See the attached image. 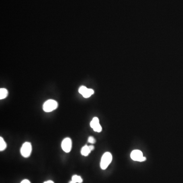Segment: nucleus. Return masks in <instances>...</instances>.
<instances>
[{"instance_id":"1","label":"nucleus","mask_w":183,"mask_h":183,"mask_svg":"<svg viewBox=\"0 0 183 183\" xmlns=\"http://www.w3.org/2000/svg\"><path fill=\"white\" fill-rule=\"evenodd\" d=\"M113 160V156L111 153L110 152H106L104 153L100 162V167L102 169H106L109 165L110 164Z\"/></svg>"},{"instance_id":"2","label":"nucleus","mask_w":183,"mask_h":183,"mask_svg":"<svg viewBox=\"0 0 183 183\" xmlns=\"http://www.w3.org/2000/svg\"><path fill=\"white\" fill-rule=\"evenodd\" d=\"M58 106L57 102L53 100H48L44 103L43 109L46 113H49L56 110Z\"/></svg>"},{"instance_id":"3","label":"nucleus","mask_w":183,"mask_h":183,"mask_svg":"<svg viewBox=\"0 0 183 183\" xmlns=\"http://www.w3.org/2000/svg\"><path fill=\"white\" fill-rule=\"evenodd\" d=\"M32 151L31 143L29 142H26L22 146V148L20 149V153L22 156H23L24 158H28L30 156Z\"/></svg>"},{"instance_id":"4","label":"nucleus","mask_w":183,"mask_h":183,"mask_svg":"<svg viewBox=\"0 0 183 183\" xmlns=\"http://www.w3.org/2000/svg\"><path fill=\"white\" fill-rule=\"evenodd\" d=\"M131 158L135 161L143 162L146 161V157H143L142 152L139 150H134L131 153Z\"/></svg>"},{"instance_id":"5","label":"nucleus","mask_w":183,"mask_h":183,"mask_svg":"<svg viewBox=\"0 0 183 183\" xmlns=\"http://www.w3.org/2000/svg\"><path fill=\"white\" fill-rule=\"evenodd\" d=\"M72 140L69 137L65 138L62 141V150L66 153H69L72 149Z\"/></svg>"},{"instance_id":"6","label":"nucleus","mask_w":183,"mask_h":183,"mask_svg":"<svg viewBox=\"0 0 183 183\" xmlns=\"http://www.w3.org/2000/svg\"><path fill=\"white\" fill-rule=\"evenodd\" d=\"M90 126L94 131L97 132H100L102 131V127L100 124L99 120L97 117H95L93 119L92 121L90 123Z\"/></svg>"},{"instance_id":"7","label":"nucleus","mask_w":183,"mask_h":183,"mask_svg":"<svg viewBox=\"0 0 183 183\" xmlns=\"http://www.w3.org/2000/svg\"><path fill=\"white\" fill-rule=\"evenodd\" d=\"M92 151L90 148H89V146H88L87 145L84 146L81 150V154L82 156H87L89 155V153H91Z\"/></svg>"},{"instance_id":"8","label":"nucleus","mask_w":183,"mask_h":183,"mask_svg":"<svg viewBox=\"0 0 183 183\" xmlns=\"http://www.w3.org/2000/svg\"><path fill=\"white\" fill-rule=\"evenodd\" d=\"M8 95V91L6 89H0V99H3L6 98Z\"/></svg>"},{"instance_id":"9","label":"nucleus","mask_w":183,"mask_h":183,"mask_svg":"<svg viewBox=\"0 0 183 183\" xmlns=\"http://www.w3.org/2000/svg\"><path fill=\"white\" fill-rule=\"evenodd\" d=\"M94 93L93 89H88L87 91H85V92L82 95V96L85 98H89V97L94 94Z\"/></svg>"},{"instance_id":"10","label":"nucleus","mask_w":183,"mask_h":183,"mask_svg":"<svg viewBox=\"0 0 183 183\" xmlns=\"http://www.w3.org/2000/svg\"><path fill=\"white\" fill-rule=\"evenodd\" d=\"M7 148V144L6 142L3 139L2 137H0V151H3Z\"/></svg>"},{"instance_id":"11","label":"nucleus","mask_w":183,"mask_h":183,"mask_svg":"<svg viewBox=\"0 0 183 183\" xmlns=\"http://www.w3.org/2000/svg\"><path fill=\"white\" fill-rule=\"evenodd\" d=\"M72 181L75 183H82L83 182V180L81 177V176H77V175H74L72 176Z\"/></svg>"},{"instance_id":"12","label":"nucleus","mask_w":183,"mask_h":183,"mask_svg":"<svg viewBox=\"0 0 183 183\" xmlns=\"http://www.w3.org/2000/svg\"><path fill=\"white\" fill-rule=\"evenodd\" d=\"M88 88L87 87H85V86H81L78 89V92L81 95H83V94L85 92V91H87Z\"/></svg>"},{"instance_id":"13","label":"nucleus","mask_w":183,"mask_h":183,"mask_svg":"<svg viewBox=\"0 0 183 183\" xmlns=\"http://www.w3.org/2000/svg\"><path fill=\"white\" fill-rule=\"evenodd\" d=\"M88 141L91 143H96V140L93 136H89L88 139Z\"/></svg>"},{"instance_id":"14","label":"nucleus","mask_w":183,"mask_h":183,"mask_svg":"<svg viewBox=\"0 0 183 183\" xmlns=\"http://www.w3.org/2000/svg\"><path fill=\"white\" fill-rule=\"evenodd\" d=\"M20 183H31V182L29 181L28 180H23V181H22V182Z\"/></svg>"},{"instance_id":"15","label":"nucleus","mask_w":183,"mask_h":183,"mask_svg":"<svg viewBox=\"0 0 183 183\" xmlns=\"http://www.w3.org/2000/svg\"><path fill=\"white\" fill-rule=\"evenodd\" d=\"M89 148L91 151H93L94 149V147L93 146H89Z\"/></svg>"},{"instance_id":"16","label":"nucleus","mask_w":183,"mask_h":183,"mask_svg":"<svg viewBox=\"0 0 183 183\" xmlns=\"http://www.w3.org/2000/svg\"><path fill=\"white\" fill-rule=\"evenodd\" d=\"M44 183H55L53 181H46V182H45Z\"/></svg>"},{"instance_id":"17","label":"nucleus","mask_w":183,"mask_h":183,"mask_svg":"<svg viewBox=\"0 0 183 183\" xmlns=\"http://www.w3.org/2000/svg\"><path fill=\"white\" fill-rule=\"evenodd\" d=\"M69 183H75V182H73V181H71L70 182H69Z\"/></svg>"}]
</instances>
